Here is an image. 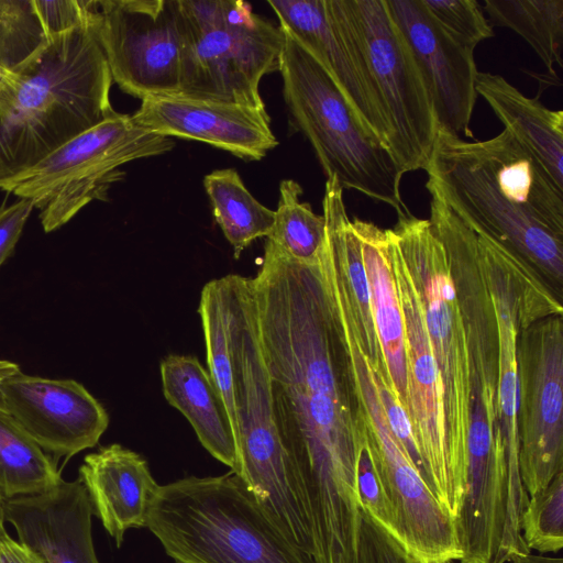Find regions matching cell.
<instances>
[{"label": "cell", "mask_w": 563, "mask_h": 563, "mask_svg": "<svg viewBox=\"0 0 563 563\" xmlns=\"http://www.w3.org/2000/svg\"><path fill=\"white\" fill-rule=\"evenodd\" d=\"M252 283L275 422L301 486L313 560L354 563L367 428L320 254L300 262L267 240Z\"/></svg>", "instance_id": "6da1fadb"}, {"label": "cell", "mask_w": 563, "mask_h": 563, "mask_svg": "<svg viewBox=\"0 0 563 563\" xmlns=\"http://www.w3.org/2000/svg\"><path fill=\"white\" fill-rule=\"evenodd\" d=\"M112 82L88 22L52 37L0 91V181L115 114Z\"/></svg>", "instance_id": "7a4b0ae2"}, {"label": "cell", "mask_w": 563, "mask_h": 563, "mask_svg": "<svg viewBox=\"0 0 563 563\" xmlns=\"http://www.w3.org/2000/svg\"><path fill=\"white\" fill-rule=\"evenodd\" d=\"M229 276L236 413L234 473L285 537L311 558L312 530L301 486L275 422L252 278Z\"/></svg>", "instance_id": "3957f363"}, {"label": "cell", "mask_w": 563, "mask_h": 563, "mask_svg": "<svg viewBox=\"0 0 563 563\" xmlns=\"http://www.w3.org/2000/svg\"><path fill=\"white\" fill-rule=\"evenodd\" d=\"M146 528L176 563H313L232 471L159 486Z\"/></svg>", "instance_id": "277c9868"}, {"label": "cell", "mask_w": 563, "mask_h": 563, "mask_svg": "<svg viewBox=\"0 0 563 563\" xmlns=\"http://www.w3.org/2000/svg\"><path fill=\"white\" fill-rule=\"evenodd\" d=\"M279 73L290 125L311 144L327 176L343 189L408 210L400 196V172L391 152L361 125L322 64L287 30Z\"/></svg>", "instance_id": "5b68a950"}, {"label": "cell", "mask_w": 563, "mask_h": 563, "mask_svg": "<svg viewBox=\"0 0 563 563\" xmlns=\"http://www.w3.org/2000/svg\"><path fill=\"white\" fill-rule=\"evenodd\" d=\"M184 54L178 96L265 108L262 78L279 71L285 35L243 1L179 0Z\"/></svg>", "instance_id": "8992f818"}, {"label": "cell", "mask_w": 563, "mask_h": 563, "mask_svg": "<svg viewBox=\"0 0 563 563\" xmlns=\"http://www.w3.org/2000/svg\"><path fill=\"white\" fill-rule=\"evenodd\" d=\"M419 297L443 391L445 442L452 477L464 497L471 386L468 352L456 290L443 244L427 219L409 210L389 229Z\"/></svg>", "instance_id": "52a82bcc"}, {"label": "cell", "mask_w": 563, "mask_h": 563, "mask_svg": "<svg viewBox=\"0 0 563 563\" xmlns=\"http://www.w3.org/2000/svg\"><path fill=\"white\" fill-rule=\"evenodd\" d=\"M170 137L115 113L73 137L34 166L1 180L0 190L29 199L40 210L46 233L71 220L92 200H104L125 163L158 156L174 147Z\"/></svg>", "instance_id": "ba28073f"}, {"label": "cell", "mask_w": 563, "mask_h": 563, "mask_svg": "<svg viewBox=\"0 0 563 563\" xmlns=\"http://www.w3.org/2000/svg\"><path fill=\"white\" fill-rule=\"evenodd\" d=\"M426 172L427 181L472 230L525 263L562 301L563 236L506 199L465 140L439 130Z\"/></svg>", "instance_id": "9c48e42d"}, {"label": "cell", "mask_w": 563, "mask_h": 563, "mask_svg": "<svg viewBox=\"0 0 563 563\" xmlns=\"http://www.w3.org/2000/svg\"><path fill=\"white\" fill-rule=\"evenodd\" d=\"M88 25L112 80L141 100L178 96L184 54L179 0H89Z\"/></svg>", "instance_id": "30bf717a"}, {"label": "cell", "mask_w": 563, "mask_h": 563, "mask_svg": "<svg viewBox=\"0 0 563 563\" xmlns=\"http://www.w3.org/2000/svg\"><path fill=\"white\" fill-rule=\"evenodd\" d=\"M351 3L389 128L390 152L404 175L426 170L439 125L421 69L385 0Z\"/></svg>", "instance_id": "8fae6325"}, {"label": "cell", "mask_w": 563, "mask_h": 563, "mask_svg": "<svg viewBox=\"0 0 563 563\" xmlns=\"http://www.w3.org/2000/svg\"><path fill=\"white\" fill-rule=\"evenodd\" d=\"M350 358L365 413L367 444L396 516L397 541L418 563L459 561L455 521L389 429L368 360L360 350Z\"/></svg>", "instance_id": "7c38bea8"}, {"label": "cell", "mask_w": 563, "mask_h": 563, "mask_svg": "<svg viewBox=\"0 0 563 563\" xmlns=\"http://www.w3.org/2000/svg\"><path fill=\"white\" fill-rule=\"evenodd\" d=\"M518 464L529 496L563 472V313L520 328Z\"/></svg>", "instance_id": "4fadbf2b"}, {"label": "cell", "mask_w": 563, "mask_h": 563, "mask_svg": "<svg viewBox=\"0 0 563 563\" xmlns=\"http://www.w3.org/2000/svg\"><path fill=\"white\" fill-rule=\"evenodd\" d=\"M267 4L279 26L291 33L331 75L363 129L389 148V128L351 0H268Z\"/></svg>", "instance_id": "5bb4252c"}, {"label": "cell", "mask_w": 563, "mask_h": 563, "mask_svg": "<svg viewBox=\"0 0 563 563\" xmlns=\"http://www.w3.org/2000/svg\"><path fill=\"white\" fill-rule=\"evenodd\" d=\"M387 234L405 323L406 410L422 460L426 482L442 507L456 521L463 498L456 488L449 464L441 380L418 294L389 229Z\"/></svg>", "instance_id": "9a60e30c"}, {"label": "cell", "mask_w": 563, "mask_h": 563, "mask_svg": "<svg viewBox=\"0 0 563 563\" xmlns=\"http://www.w3.org/2000/svg\"><path fill=\"white\" fill-rule=\"evenodd\" d=\"M0 404L55 462L96 446L109 426L102 405L74 379L20 372L0 385Z\"/></svg>", "instance_id": "2e32d148"}, {"label": "cell", "mask_w": 563, "mask_h": 563, "mask_svg": "<svg viewBox=\"0 0 563 563\" xmlns=\"http://www.w3.org/2000/svg\"><path fill=\"white\" fill-rule=\"evenodd\" d=\"M385 1L421 69L439 130L473 137L470 124L478 96L474 49L437 23L421 0Z\"/></svg>", "instance_id": "e0dca14e"}, {"label": "cell", "mask_w": 563, "mask_h": 563, "mask_svg": "<svg viewBox=\"0 0 563 563\" xmlns=\"http://www.w3.org/2000/svg\"><path fill=\"white\" fill-rule=\"evenodd\" d=\"M132 119L159 135L203 142L244 161H261L278 145L265 108L154 96L141 100Z\"/></svg>", "instance_id": "ac0fdd59"}, {"label": "cell", "mask_w": 563, "mask_h": 563, "mask_svg": "<svg viewBox=\"0 0 563 563\" xmlns=\"http://www.w3.org/2000/svg\"><path fill=\"white\" fill-rule=\"evenodd\" d=\"M93 515L80 478L40 495L4 499V516L19 541L46 563H99L91 533Z\"/></svg>", "instance_id": "d6986e66"}, {"label": "cell", "mask_w": 563, "mask_h": 563, "mask_svg": "<svg viewBox=\"0 0 563 563\" xmlns=\"http://www.w3.org/2000/svg\"><path fill=\"white\" fill-rule=\"evenodd\" d=\"M93 515L120 547L131 528L146 527L159 485L147 462L120 444L100 448L85 456L79 467Z\"/></svg>", "instance_id": "ffe728a7"}, {"label": "cell", "mask_w": 563, "mask_h": 563, "mask_svg": "<svg viewBox=\"0 0 563 563\" xmlns=\"http://www.w3.org/2000/svg\"><path fill=\"white\" fill-rule=\"evenodd\" d=\"M466 144L506 199L563 236V189L523 145L505 129L489 140Z\"/></svg>", "instance_id": "44dd1931"}, {"label": "cell", "mask_w": 563, "mask_h": 563, "mask_svg": "<svg viewBox=\"0 0 563 563\" xmlns=\"http://www.w3.org/2000/svg\"><path fill=\"white\" fill-rule=\"evenodd\" d=\"M352 225L361 245L369 287L372 316L390 386L406 409L405 323L389 255L387 229L357 218L352 221Z\"/></svg>", "instance_id": "7402d4cb"}, {"label": "cell", "mask_w": 563, "mask_h": 563, "mask_svg": "<svg viewBox=\"0 0 563 563\" xmlns=\"http://www.w3.org/2000/svg\"><path fill=\"white\" fill-rule=\"evenodd\" d=\"M161 378L166 400L186 417L202 446L235 472L232 424L210 374L196 357L173 354L162 361Z\"/></svg>", "instance_id": "603a6c76"}, {"label": "cell", "mask_w": 563, "mask_h": 563, "mask_svg": "<svg viewBox=\"0 0 563 563\" xmlns=\"http://www.w3.org/2000/svg\"><path fill=\"white\" fill-rule=\"evenodd\" d=\"M476 92L563 189V112L529 98L498 74L478 71Z\"/></svg>", "instance_id": "cb8c5ba5"}, {"label": "cell", "mask_w": 563, "mask_h": 563, "mask_svg": "<svg viewBox=\"0 0 563 563\" xmlns=\"http://www.w3.org/2000/svg\"><path fill=\"white\" fill-rule=\"evenodd\" d=\"M63 482L57 462L0 405V494L4 499L44 494Z\"/></svg>", "instance_id": "d4e9b609"}, {"label": "cell", "mask_w": 563, "mask_h": 563, "mask_svg": "<svg viewBox=\"0 0 563 563\" xmlns=\"http://www.w3.org/2000/svg\"><path fill=\"white\" fill-rule=\"evenodd\" d=\"M203 187L213 218L233 247L235 260L253 241L268 236L275 212L253 197L234 168L207 174Z\"/></svg>", "instance_id": "484cf974"}, {"label": "cell", "mask_w": 563, "mask_h": 563, "mask_svg": "<svg viewBox=\"0 0 563 563\" xmlns=\"http://www.w3.org/2000/svg\"><path fill=\"white\" fill-rule=\"evenodd\" d=\"M483 11L521 36L551 75L563 66V0H484Z\"/></svg>", "instance_id": "4316f807"}, {"label": "cell", "mask_w": 563, "mask_h": 563, "mask_svg": "<svg viewBox=\"0 0 563 563\" xmlns=\"http://www.w3.org/2000/svg\"><path fill=\"white\" fill-rule=\"evenodd\" d=\"M301 195L302 188L297 181H280L278 206L267 240L291 257L312 263L318 260L324 242L325 221L308 202L300 200Z\"/></svg>", "instance_id": "83f0119b"}, {"label": "cell", "mask_w": 563, "mask_h": 563, "mask_svg": "<svg viewBox=\"0 0 563 563\" xmlns=\"http://www.w3.org/2000/svg\"><path fill=\"white\" fill-rule=\"evenodd\" d=\"M34 0H0V69L19 75L49 44Z\"/></svg>", "instance_id": "f1b7e54d"}, {"label": "cell", "mask_w": 563, "mask_h": 563, "mask_svg": "<svg viewBox=\"0 0 563 563\" xmlns=\"http://www.w3.org/2000/svg\"><path fill=\"white\" fill-rule=\"evenodd\" d=\"M520 530L529 550L558 553L563 548V472L541 492L529 496L520 516Z\"/></svg>", "instance_id": "f546056e"}, {"label": "cell", "mask_w": 563, "mask_h": 563, "mask_svg": "<svg viewBox=\"0 0 563 563\" xmlns=\"http://www.w3.org/2000/svg\"><path fill=\"white\" fill-rule=\"evenodd\" d=\"M422 4L450 35L475 51L476 46L494 36L477 0H421Z\"/></svg>", "instance_id": "4dcf8cb0"}, {"label": "cell", "mask_w": 563, "mask_h": 563, "mask_svg": "<svg viewBox=\"0 0 563 563\" xmlns=\"http://www.w3.org/2000/svg\"><path fill=\"white\" fill-rule=\"evenodd\" d=\"M356 488L362 510L398 540L396 516L368 448L367 434L358 457Z\"/></svg>", "instance_id": "1f68e13d"}, {"label": "cell", "mask_w": 563, "mask_h": 563, "mask_svg": "<svg viewBox=\"0 0 563 563\" xmlns=\"http://www.w3.org/2000/svg\"><path fill=\"white\" fill-rule=\"evenodd\" d=\"M371 367L374 374L377 393L389 429L426 481L422 460L412 433L409 416L405 407L393 391L387 372L384 369L375 368L372 365Z\"/></svg>", "instance_id": "d6a6232c"}, {"label": "cell", "mask_w": 563, "mask_h": 563, "mask_svg": "<svg viewBox=\"0 0 563 563\" xmlns=\"http://www.w3.org/2000/svg\"><path fill=\"white\" fill-rule=\"evenodd\" d=\"M356 561L357 563H418L395 538L363 510Z\"/></svg>", "instance_id": "836d02e7"}, {"label": "cell", "mask_w": 563, "mask_h": 563, "mask_svg": "<svg viewBox=\"0 0 563 563\" xmlns=\"http://www.w3.org/2000/svg\"><path fill=\"white\" fill-rule=\"evenodd\" d=\"M49 38L88 22L87 0H34Z\"/></svg>", "instance_id": "e575fe53"}, {"label": "cell", "mask_w": 563, "mask_h": 563, "mask_svg": "<svg viewBox=\"0 0 563 563\" xmlns=\"http://www.w3.org/2000/svg\"><path fill=\"white\" fill-rule=\"evenodd\" d=\"M33 209V202L23 198L0 207V267L13 253Z\"/></svg>", "instance_id": "d590c367"}, {"label": "cell", "mask_w": 563, "mask_h": 563, "mask_svg": "<svg viewBox=\"0 0 563 563\" xmlns=\"http://www.w3.org/2000/svg\"><path fill=\"white\" fill-rule=\"evenodd\" d=\"M0 563H46V561L27 545L15 541L0 527Z\"/></svg>", "instance_id": "8d00e7d4"}, {"label": "cell", "mask_w": 563, "mask_h": 563, "mask_svg": "<svg viewBox=\"0 0 563 563\" xmlns=\"http://www.w3.org/2000/svg\"><path fill=\"white\" fill-rule=\"evenodd\" d=\"M511 563H563L561 556H548L544 554H522L510 559Z\"/></svg>", "instance_id": "74e56055"}, {"label": "cell", "mask_w": 563, "mask_h": 563, "mask_svg": "<svg viewBox=\"0 0 563 563\" xmlns=\"http://www.w3.org/2000/svg\"><path fill=\"white\" fill-rule=\"evenodd\" d=\"M20 372V366L16 363L0 360V385Z\"/></svg>", "instance_id": "f35d334b"}, {"label": "cell", "mask_w": 563, "mask_h": 563, "mask_svg": "<svg viewBox=\"0 0 563 563\" xmlns=\"http://www.w3.org/2000/svg\"><path fill=\"white\" fill-rule=\"evenodd\" d=\"M13 76L2 71L0 69V91L2 90V88L8 84V81L12 78Z\"/></svg>", "instance_id": "ab89813d"}, {"label": "cell", "mask_w": 563, "mask_h": 563, "mask_svg": "<svg viewBox=\"0 0 563 563\" xmlns=\"http://www.w3.org/2000/svg\"><path fill=\"white\" fill-rule=\"evenodd\" d=\"M4 520H5V516H4V498L0 494V527L3 526Z\"/></svg>", "instance_id": "60d3db41"}, {"label": "cell", "mask_w": 563, "mask_h": 563, "mask_svg": "<svg viewBox=\"0 0 563 563\" xmlns=\"http://www.w3.org/2000/svg\"><path fill=\"white\" fill-rule=\"evenodd\" d=\"M435 563H454V561H450V560H448V561H443V562H435Z\"/></svg>", "instance_id": "b9f144b4"}]
</instances>
